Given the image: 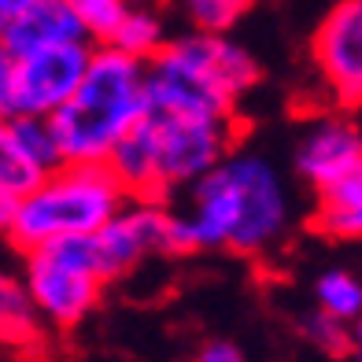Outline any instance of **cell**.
<instances>
[{
	"mask_svg": "<svg viewBox=\"0 0 362 362\" xmlns=\"http://www.w3.org/2000/svg\"><path fill=\"white\" fill-rule=\"evenodd\" d=\"M292 200L281 170L255 148H229L189 185V211H170V255H262L288 233Z\"/></svg>",
	"mask_w": 362,
	"mask_h": 362,
	"instance_id": "cell-1",
	"label": "cell"
},
{
	"mask_svg": "<svg viewBox=\"0 0 362 362\" xmlns=\"http://www.w3.org/2000/svg\"><path fill=\"white\" fill-rule=\"evenodd\" d=\"M152 111L144 63L111 45H93L89 67L59 111L48 115L63 163H104L122 134Z\"/></svg>",
	"mask_w": 362,
	"mask_h": 362,
	"instance_id": "cell-2",
	"label": "cell"
},
{
	"mask_svg": "<svg viewBox=\"0 0 362 362\" xmlns=\"http://www.w3.org/2000/svg\"><path fill=\"white\" fill-rule=\"evenodd\" d=\"M126 200L129 196L107 170V163H63L26 196H19L8 237L15 248L30 252L52 237L96 233L107 218L119 215Z\"/></svg>",
	"mask_w": 362,
	"mask_h": 362,
	"instance_id": "cell-3",
	"label": "cell"
},
{
	"mask_svg": "<svg viewBox=\"0 0 362 362\" xmlns=\"http://www.w3.org/2000/svg\"><path fill=\"white\" fill-rule=\"evenodd\" d=\"M23 255H26L23 285L41 322L56 329H74L96 310L107 281L100 277L93 233H67L41 240L37 248Z\"/></svg>",
	"mask_w": 362,
	"mask_h": 362,
	"instance_id": "cell-4",
	"label": "cell"
},
{
	"mask_svg": "<svg viewBox=\"0 0 362 362\" xmlns=\"http://www.w3.org/2000/svg\"><path fill=\"white\" fill-rule=\"evenodd\" d=\"M144 134L152 148L156 189L159 200L181 185H192L237 144L233 115H177V111H148Z\"/></svg>",
	"mask_w": 362,
	"mask_h": 362,
	"instance_id": "cell-5",
	"label": "cell"
},
{
	"mask_svg": "<svg viewBox=\"0 0 362 362\" xmlns=\"http://www.w3.org/2000/svg\"><path fill=\"white\" fill-rule=\"evenodd\" d=\"M93 240L104 281L126 277L144 259L170 255V207L163 200H126L119 215L93 233Z\"/></svg>",
	"mask_w": 362,
	"mask_h": 362,
	"instance_id": "cell-6",
	"label": "cell"
},
{
	"mask_svg": "<svg viewBox=\"0 0 362 362\" xmlns=\"http://www.w3.org/2000/svg\"><path fill=\"white\" fill-rule=\"evenodd\" d=\"M89 52L93 41H67L15 59L8 115H41V119H48L52 111H59L74 96L81 74H86Z\"/></svg>",
	"mask_w": 362,
	"mask_h": 362,
	"instance_id": "cell-7",
	"label": "cell"
},
{
	"mask_svg": "<svg viewBox=\"0 0 362 362\" xmlns=\"http://www.w3.org/2000/svg\"><path fill=\"white\" fill-rule=\"evenodd\" d=\"M310 59L340 107L362 96V0H337L310 37Z\"/></svg>",
	"mask_w": 362,
	"mask_h": 362,
	"instance_id": "cell-8",
	"label": "cell"
},
{
	"mask_svg": "<svg viewBox=\"0 0 362 362\" xmlns=\"http://www.w3.org/2000/svg\"><path fill=\"white\" fill-rule=\"evenodd\" d=\"M362 170V134L351 115H318L315 122L303 129L300 144H296V174H300L310 189H325L329 181L348 177Z\"/></svg>",
	"mask_w": 362,
	"mask_h": 362,
	"instance_id": "cell-9",
	"label": "cell"
},
{
	"mask_svg": "<svg viewBox=\"0 0 362 362\" xmlns=\"http://www.w3.org/2000/svg\"><path fill=\"white\" fill-rule=\"evenodd\" d=\"M170 45L200 74H207L211 81H215L229 100L248 96L259 86V78H262L259 59L244 45H237L229 34H204V30H189V34H181V37H170Z\"/></svg>",
	"mask_w": 362,
	"mask_h": 362,
	"instance_id": "cell-10",
	"label": "cell"
},
{
	"mask_svg": "<svg viewBox=\"0 0 362 362\" xmlns=\"http://www.w3.org/2000/svg\"><path fill=\"white\" fill-rule=\"evenodd\" d=\"M67 41H89V37L63 0H34L19 15H11L4 23V34H0V45L15 59L52 48V45H67Z\"/></svg>",
	"mask_w": 362,
	"mask_h": 362,
	"instance_id": "cell-11",
	"label": "cell"
},
{
	"mask_svg": "<svg viewBox=\"0 0 362 362\" xmlns=\"http://www.w3.org/2000/svg\"><path fill=\"white\" fill-rule=\"evenodd\" d=\"M315 233L329 240H358L362 233V170L329 181L318 189V207H315Z\"/></svg>",
	"mask_w": 362,
	"mask_h": 362,
	"instance_id": "cell-12",
	"label": "cell"
},
{
	"mask_svg": "<svg viewBox=\"0 0 362 362\" xmlns=\"http://www.w3.org/2000/svg\"><path fill=\"white\" fill-rule=\"evenodd\" d=\"M170 41L167 34V11H163V0H126V11L115 34L107 37L111 48L134 56L141 63H148L163 45Z\"/></svg>",
	"mask_w": 362,
	"mask_h": 362,
	"instance_id": "cell-13",
	"label": "cell"
},
{
	"mask_svg": "<svg viewBox=\"0 0 362 362\" xmlns=\"http://www.w3.org/2000/svg\"><path fill=\"white\" fill-rule=\"evenodd\" d=\"M41 315L30 303V292L23 277L0 267V348L11 351H34L41 344Z\"/></svg>",
	"mask_w": 362,
	"mask_h": 362,
	"instance_id": "cell-14",
	"label": "cell"
},
{
	"mask_svg": "<svg viewBox=\"0 0 362 362\" xmlns=\"http://www.w3.org/2000/svg\"><path fill=\"white\" fill-rule=\"evenodd\" d=\"M8 129L41 174H52L56 167H63V152L48 119H41V115H8Z\"/></svg>",
	"mask_w": 362,
	"mask_h": 362,
	"instance_id": "cell-15",
	"label": "cell"
},
{
	"mask_svg": "<svg viewBox=\"0 0 362 362\" xmlns=\"http://www.w3.org/2000/svg\"><path fill=\"white\" fill-rule=\"evenodd\" d=\"M315 300H318V310L340 322H358L362 315V285L351 270H340V267L325 270L315 281Z\"/></svg>",
	"mask_w": 362,
	"mask_h": 362,
	"instance_id": "cell-16",
	"label": "cell"
},
{
	"mask_svg": "<svg viewBox=\"0 0 362 362\" xmlns=\"http://www.w3.org/2000/svg\"><path fill=\"white\" fill-rule=\"evenodd\" d=\"M41 177L45 174L30 163V156L19 148V141L11 137L8 119H0V192H8L19 200V196H26Z\"/></svg>",
	"mask_w": 362,
	"mask_h": 362,
	"instance_id": "cell-17",
	"label": "cell"
},
{
	"mask_svg": "<svg viewBox=\"0 0 362 362\" xmlns=\"http://www.w3.org/2000/svg\"><path fill=\"white\" fill-rule=\"evenodd\" d=\"M192 30L204 34H229L244 15L255 8V0H177Z\"/></svg>",
	"mask_w": 362,
	"mask_h": 362,
	"instance_id": "cell-18",
	"label": "cell"
},
{
	"mask_svg": "<svg viewBox=\"0 0 362 362\" xmlns=\"http://www.w3.org/2000/svg\"><path fill=\"white\" fill-rule=\"evenodd\" d=\"M300 333L310 348H318L325 355H351L355 351V333H351V322H340L333 315H325V310H315V315H307L300 322Z\"/></svg>",
	"mask_w": 362,
	"mask_h": 362,
	"instance_id": "cell-19",
	"label": "cell"
},
{
	"mask_svg": "<svg viewBox=\"0 0 362 362\" xmlns=\"http://www.w3.org/2000/svg\"><path fill=\"white\" fill-rule=\"evenodd\" d=\"M63 4L74 11V19L81 23L93 45H107V37L115 34V26H119L126 11V0H63Z\"/></svg>",
	"mask_w": 362,
	"mask_h": 362,
	"instance_id": "cell-20",
	"label": "cell"
},
{
	"mask_svg": "<svg viewBox=\"0 0 362 362\" xmlns=\"http://www.w3.org/2000/svg\"><path fill=\"white\" fill-rule=\"evenodd\" d=\"M192 362H248V355L240 351V344L226 340V337H215V340H204L196 348Z\"/></svg>",
	"mask_w": 362,
	"mask_h": 362,
	"instance_id": "cell-21",
	"label": "cell"
},
{
	"mask_svg": "<svg viewBox=\"0 0 362 362\" xmlns=\"http://www.w3.org/2000/svg\"><path fill=\"white\" fill-rule=\"evenodd\" d=\"M11 74H15V56L0 45V119H8L11 111Z\"/></svg>",
	"mask_w": 362,
	"mask_h": 362,
	"instance_id": "cell-22",
	"label": "cell"
},
{
	"mask_svg": "<svg viewBox=\"0 0 362 362\" xmlns=\"http://www.w3.org/2000/svg\"><path fill=\"white\" fill-rule=\"evenodd\" d=\"M15 196H8V192H0V233H11V222H15Z\"/></svg>",
	"mask_w": 362,
	"mask_h": 362,
	"instance_id": "cell-23",
	"label": "cell"
},
{
	"mask_svg": "<svg viewBox=\"0 0 362 362\" xmlns=\"http://www.w3.org/2000/svg\"><path fill=\"white\" fill-rule=\"evenodd\" d=\"M30 4H34V0H0V19H11V15H19L23 8H30Z\"/></svg>",
	"mask_w": 362,
	"mask_h": 362,
	"instance_id": "cell-24",
	"label": "cell"
},
{
	"mask_svg": "<svg viewBox=\"0 0 362 362\" xmlns=\"http://www.w3.org/2000/svg\"><path fill=\"white\" fill-rule=\"evenodd\" d=\"M0 34H4V19H0Z\"/></svg>",
	"mask_w": 362,
	"mask_h": 362,
	"instance_id": "cell-25",
	"label": "cell"
}]
</instances>
